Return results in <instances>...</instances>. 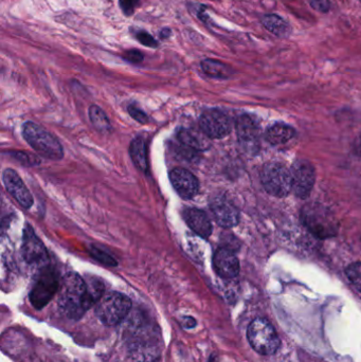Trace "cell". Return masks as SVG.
Masks as SVG:
<instances>
[{"label": "cell", "mask_w": 361, "mask_h": 362, "mask_svg": "<svg viewBox=\"0 0 361 362\" xmlns=\"http://www.w3.org/2000/svg\"><path fill=\"white\" fill-rule=\"evenodd\" d=\"M216 223L223 228H232L239 223V213L237 206L224 196H216L210 204Z\"/></svg>", "instance_id": "cell-11"}, {"label": "cell", "mask_w": 361, "mask_h": 362, "mask_svg": "<svg viewBox=\"0 0 361 362\" xmlns=\"http://www.w3.org/2000/svg\"><path fill=\"white\" fill-rule=\"evenodd\" d=\"M172 31L171 29H169V28H165V29L161 30L160 37L162 38V40H167V38H169L170 36H171Z\"/></svg>", "instance_id": "cell-31"}, {"label": "cell", "mask_w": 361, "mask_h": 362, "mask_svg": "<svg viewBox=\"0 0 361 362\" xmlns=\"http://www.w3.org/2000/svg\"><path fill=\"white\" fill-rule=\"evenodd\" d=\"M360 1H361V0H360Z\"/></svg>", "instance_id": "cell-33"}, {"label": "cell", "mask_w": 361, "mask_h": 362, "mask_svg": "<svg viewBox=\"0 0 361 362\" xmlns=\"http://www.w3.org/2000/svg\"><path fill=\"white\" fill-rule=\"evenodd\" d=\"M129 115H131V118L135 119L138 122L142 123V124H146V123L148 122V116H146V112H142V110H139L137 106H129Z\"/></svg>", "instance_id": "cell-29"}, {"label": "cell", "mask_w": 361, "mask_h": 362, "mask_svg": "<svg viewBox=\"0 0 361 362\" xmlns=\"http://www.w3.org/2000/svg\"><path fill=\"white\" fill-rule=\"evenodd\" d=\"M23 136L30 146L40 156L49 160L63 158L64 150L59 140L46 129L33 122H27L23 127Z\"/></svg>", "instance_id": "cell-2"}, {"label": "cell", "mask_w": 361, "mask_h": 362, "mask_svg": "<svg viewBox=\"0 0 361 362\" xmlns=\"http://www.w3.org/2000/svg\"><path fill=\"white\" fill-rule=\"evenodd\" d=\"M263 27L279 38H286L292 35V28L288 21L278 14H265L261 19Z\"/></svg>", "instance_id": "cell-17"}, {"label": "cell", "mask_w": 361, "mask_h": 362, "mask_svg": "<svg viewBox=\"0 0 361 362\" xmlns=\"http://www.w3.org/2000/svg\"><path fill=\"white\" fill-rule=\"evenodd\" d=\"M347 276L349 279L350 282L354 285L356 289L361 293V263L351 264L349 267L347 268Z\"/></svg>", "instance_id": "cell-23"}, {"label": "cell", "mask_w": 361, "mask_h": 362, "mask_svg": "<svg viewBox=\"0 0 361 362\" xmlns=\"http://www.w3.org/2000/svg\"><path fill=\"white\" fill-rule=\"evenodd\" d=\"M129 154L136 167L140 171L148 172V157H146V146L141 137L135 138L129 146Z\"/></svg>", "instance_id": "cell-20"}, {"label": "cell", "mask_w": 361, "mask_h": 362, "mask_svg": "<svg viewBox=\"0 0 361 362\" xmlns=\"http://www.w3.org/2000/svg\"><path fill=\"white\" fill-rule=\"evenodd\" d=\"M201 69L210 78H228L232 76L233 70L230 66L218 59H206L201 62Z\"/></svg>", "instance_id": "cell-19"}, {"label": "cell", "mask_w": 361, "mask_h": 362, "mask_svg": "<svg viewBox=\"0 0 361 362\" xmlns=\"http://www.w3.org/2000/svg\"><path fill=\"white\" fill-rule=\"evenodd\" d=\"M61 283L59 276L52 267H45L34 281L30 291V301L36 310H42L59 291Z\"/></svg>", "instance_id": "cell-5"}, {"label": "cell", "mask_w": 361, "mask_h": 362, "mask_svg": "<svg viewBox=\"0 0 361 362\" xmlns=\"http://www.w3.org/2000/svg\"><path fill=\"white\" fill-rule=\"evenodd\" d=\"M57 304L61 314L78 320L95 303L87 288L86 281L78 274H69L61 280Z\"/></svg>", "instance_id": "cell-1"}, {"label": "cell", "mask_w": 361, "mask_h": 362, "mask_svg": "<svg viewBox=\"0 0 361 362\" xmlns=\"http://www.w3.org/2000/svg\"><path fill=\"white\" fill-rule=\"evenodd\" d=\"M23 255L29 264H40L47 259L46 247L28 223L23 230Z\"/></svg>", "instance_id": "cell-13"}, {"label": "cell", "mask_w": 361, "mask_h": 362, "mask_svg": "<svg viewBox=\"0 0 361 362\" xmlns=\"http://www.w3.org/2000/svg\"><path fill=\"white\" fill-rule=\"evenodd\" d=\"M140 0H119L121 10L126 16H131L135 12L136 6L139 4Z\"/></svg>", "instance_id": "cell-28"}, {"label": "cell", "mask_w": 361, "mask_h": 362, "mask_svg": "<svg viewBox=\"0 0 361 362\" xmlns=\"http://www.w3.org/2000/svg\"><path fill=\"white\" fill-rule=\"evenodd\" d=\"M248 341L259 354L273 355L280 348V338L275 327L266 319L258 318L250 323L247 331Z\"/></svg>", "instance_id": "cell-4"}, {"label": "cell", "mask_w": 361, "mask_h": 362, "mask_svg": "<svg viewBox=\"0 0 361 362\" xmlns=\"http://www.w3.org/2000/svg\"><path fill=\"white\" fill-rule=\"evenodd\" d=\"M295 129L285 124H276L268 129L266 133V139L273 146H279L290 141L294 138Z\"/></svg>", "instance_id": "cell-21"}, {"label": "cell", "mask_w": 361, "mask_h": 362, "mask_svg": "<svg viewBox=\"0 0 361 362\" xmlns=\"http://www.w3.org/2000/svg\"><path fill=\"white\" fill-rule=\"evenodd\" d=\"M237 134L242 148L254 154L258 151L261 129L259 123L249 116H242L237 121Z\"/></svg>", "instance_id": "cell-10"}, {"label": "cell", "mask_w": 361, "mask_h": 362, "mask_svg": "<svg viewBox=\"0 0 361 362\" xmlns=\"http://www.w3.org/2000/svg\"><path fill=\"white\" fill-rule=\"evenodd\" d=\"M170 180L178 195L184 199H191L199 193V180L188 170L182 168L174 169L170 173Z\"/></svg>", "instance_id": "cell-14"}, {"label": "cell", "mask_w": 361, "mask_h": 362, "mask_svg": "<svg viewBox=\"0 0 361 362\" xmlns=\"http://www.w3.org/2000/svg\"><path fill=\"white\" fill-rule=\"evenodd\" d=\"M360 153H361V139H360Z\"/></svg>", "instance_id": "cell-32"}, {"label": "cell", "mask_w": 361, "mask_h": 362, "mask_svg": "<svg viewBox=\"0 0 361 362\" xmlns=\"http://www.w3.org/2000/svg\"><path fill=\"white\" fill-rule=\"evenodd\" d=\"M2 181L6 191L23 208L30 209L33 204V197L25 187L20 176L12 169H6L2 173Z\"/></svg>", "instance_id": "cell-12"}, {"label": "cell", "mask_w": 361, "mask_h": 362, "mask_svg": "<svg viewBox=\"0 0 361 362\" xmlns=\"http://www.w3.org/2000/svg\"><path fill=\"white\" fill-rule=\"evenodd\" d=\"M261 180L267 193L275 197L288 196L292 189V174L281 163H267L261 173Z\"/></svg>", "instance_id": "cell-6"}, {"label": "cell", "mask_w": 361, "mask_h": 362, "mask_svg": "<svg viewBox=\"0 0 361 362\" xmlns=\"http://www.w3.org/2000/svg\"><path fill=\"white\" fill-rule=\"evenodd\" d=\"M123 57H124V59H126L127 62H129V63L133 64L141 63V62L143 61V54H142L140 51L135 50V49L125 51Z\"/></svg>", "instance_id": "cell-30"}, {"label": "cell", "mask_w": 361, "mask_h": 362, "mask_svg": "<svg viewBox=\"0 0 361 362\" xmlns=\"http://www.w3.org/2000/svg\"><path fill=\"white\" fill-rule=\"evenodd\" d=\"M199 127L207 137L222 139L231 132V123L228 117L218 110H209L201 115Z\"/></svg>", "instance_id": "cell-9"}, {"label": "cell", "mask_w": 361, "mask_h": 362, "mask_svg": "<svg viewBox=\"0 0 361 362\" xmlns=\"http://www.w3.org/2000/svg\"><path fill=\"white\" fill-rule=\"evenodd\" d=\"M89 118H90L91 123L97 131L102 134L110 133L112 129L110 121L108 120L107 116L105 112L97 105H91L89 108Z\"/></svg>", "instance_id": "cell-22"}, {"label": "cell", "mask_w": 361, "mask_h": 362, "mask_svg": "<svg viewBox=\"0 0 361 362\" xmlns=\"http://www.w3.org/2000/svg\"><path fill=\"white\" fill-rule=\"evenodd\" d=\"M213 266L223 279H233L239 274V262L232 249L222 247L214 253Z\"/></svg>", "instance_id": "cell-15"}, {"label": "cell", "mask_w": 361, "mask_h": 362, "mask_svg": "<svg viewBox=\"0 0 361 362\" xmlns=\"http://www.w3.org/2000/svg\"><path fill=\"white\" fill-rule=\"evenodd\" d=\"M292 191L299 198L309 197L315 185L316 174L313 165L309 161L299 160L292 165Z\"/></svg>", "instance_id": "cell-8"}, {"label": "cell", "mask_w": 361, "mask_h": 362, "mask_svg": "<svg viewBox=\"0 0 361 362\" xmlns=\"http://www.w3.org/2000/svg\"><path fill=\"white\" fill-rule=\"evenodd\" d=\"M11 154L13 155L15 159L20 161L25 165H36L40 163V160L36 157L32 156V155L28 154V153L14 152L11 153Z\"/></svg>", "instance_id": "cell-27"}, {"label": "cell", "mask_w": 361, "mask_h": 362, "mask_svg": "<svg viewBox=\"0 0 361 362\" xmlns=\"http://www.w3.org/2000/svg\"><path fill=\"white\" fill-rule=\"evenodd\" d=\"M90 253L91 255L97 259V261H99L100 263L104 264V265L112 266V267L117 265L116 259H114L112 255L105 252V251L102 250V249L97 248L95 246H91Z\"/></svg>", "instance_id": "cell-24"}, {"label": "cell", "mask_w": 361, "mask_h": 362, "mask_svg": "<svg viewBox=\"0 0 361 362\" xmlns=\"http://www.w3.org/2000/svg\"><path fill=\"white\" fill-rule=\"evenodd\" d=\"M309 6L316 12L326 14V13L330 12L331 8H332V2L330 0H309Z\"/></svg>", "instance_id": "cell-26"}, {"label": "cell", "mask_w": 361, "mask_h": 362, "mask_svg": "<svg viewBox=\"0 0 361 362\" xmlns=\"http://www.w3.org/2000/svg\"><path fill=\"white\" fill-rule=\"evenodd\" d=\"M304 225L318 238H331L336 233V223L328 210L318 206H307L303 210Z\"/></svg>", "instance_id": "cell-7"}, {"label": "cell", "mask_w": 361, "mask_h": 362, "mask_svg": "<svg viewBox=\"0 0 361 362\" xmlns=\"http://www.w3.org/2000/svg\"><path fill=\"white\" fill-rule=\"evenodd\" d=\"M131 310V301L123 293H106L95 304V315L103 325L114 327L122 322Z\"/></svg>", "instance_id": "cell-3"}, {"label": "cell", "mask_w": 361, "mask_h": 362, "mask_svg": "<svg viewBox=\"0 0 361 362\" xmlns=\"http://www.w3.org/2000/svg\"><path fill=\"white\" fill-rule=\"evenodd\" d=\"M189 227L201 238H207L212 233V223L205 212L199 209H187L184 212Z\"/></svg>", "instance_id": "cell-16"}, {"label": "cell", "mask_w": 361, "mask_h": 362, "mask_svg": "<svg viewBox=\"0 0 361 362\" xmlns=\"http://www.w3.org/2000/svg\"><path fill=\"white\" fill-rule=\"evenodd\" d=\"M207 138L209 137H207L203 132V134H201L199 132L190 131V129H182L177 134L178 144L191 148V150L196 151V152L207 148L209 144Z\"/></svg>", "instance_id": "cell-18"}, {"label": "cell", "mask_w": 361, "mask_h": 362, "mask_svg": "<svg viewBox=\"0 0 361 362\" xmlns=\"http://www.w3.org/2000/svg\"><path fill=\"white\" fill-rule=\"evenodd\" d=\"M135 37L137 38L140 44L143 45V46L150 47V48H156V47H158V42H157L150 33L143 31V30H137V31L135 32Z\"/></svg>", "instance_id": "cell-25"}]
</instances>
